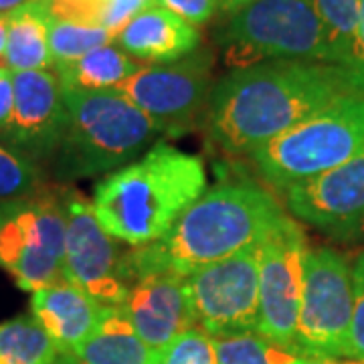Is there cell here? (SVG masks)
<instances>
[{"label": "cell", "instance_id": "6da1fadb", "mask_svg": "<svg viewBox=\"0 0 364 364\" xmlns=\"http://www.w3.org/2000/svg\"><path fill=\"white\" fill-rule=\"evenodd\" d=\"M346 95H363L338 65L263 61L233 69L208 100V134L225 152L251 154Z\"/></svg>", "mask_w": 364, "mask_h": 364}, {"label": "cell", "instance_id": "7a4b0ae2", "mask_svg": "<svg viewBox=\"0 0 364 364\" xmlns=\"http://www.w3.org/2000/svg\"><path fill=\"white\" fill-rule=\"evenodd\" d=\"M205 193V162L158 142L97 182L91 207L105 233L142 247L162 239Z\"/></svg>", "mask_w": 364, "mask_h": 364}, {"label": "cell", "instance_id": "3957f363", "mask_svg": "<svg viewBox=\"0 0 364 364\" xmlns=\"http://www.w3.org/2000/svg\"><path fill=\"white\" fill-rule=\"evenodd\" d=\"M287 213L265 188L251 181H227L208 188L162 239L136 247L128 259L154 269L178 273L227 259L259 245Z\"/></svg>", "mask_w": 364, "mask_h": 364}, {"label": "cell", "instance_id": "277c9868", "mask_svg": "<svg viewBox=\"0 0 364 364\" xmlns=\"http://www.w3.org/2000/svg\"><path fill=\"white\" fill-rule=\"evenodd\" d=\"M63 97L65 134L51 158L53 172L63 182L112 174L134 162L158 134L166 132L116 90L63 87Z\"/></svg>", "mask_w": 364, "mask_h": 364}, {"label": "cell", "instance_id": "5b68a950", "mask_svg": "<svg viewBox=\"0 0 364 364\" xmlns=\"http://www.w3.org/2000/svg\"><path fill=\"white\" fill-rule=\"evenodd\" d=\"M364 152V95H346L263 144L249 158L269 186L286 191Z\"/></svg>", "mask_w": 364, "mask_h": 364}, {"label": "cell", "instance_id": "8992f818", "mask_svg": "<svg viewBox=\"0 0 364 364\" xmlns=\"http://www.w3.org/2000/svg\"><path fill=\"white\" fill-rule=\"evenodd\" d=\"M227 65L263 61L330 63L332 49L314 0H253L229 16L217 35Z\"/></svg>", "mask_w": 364, "mask_h": 364}, {"label": "cell", "instance_id": "52a82bcc", "mask_svg": "<svg viewBox=\"0 0 364 364\" xmlns=\"http://www.w3.org/2000/svg\"><path fill=\"white\" fill-rule=\"evenodd\" d=\"M67 191H39L0 200V267L23 291H39L63 277Z\"/></svg>", "mask_w": 364, "mask_h": 364}, {"label": "cell", "instance_id": "ba28073f", "mask_svg": "<svg viewBox=\"0 0 364 364\" xmlns=\"http://www.w3.org/2000/svg\"><path fill=\"white\" fill-rule=\"evenodd\" d=\"M352 314L354 284L346 257L332 247L308 249L296 352L314 358L344 356Z\"/></svg>", "mask_w": 364, "mask_h": 364}, {"label": "cell", "instance_id": "9c48e42d", "mask_svg": "<svg viewBox=\"0 0 364 364\" xmlns=\"http://www.w3.org/2000/svg\"><path fill=\"white\" fill-rule=\"evenodd\" d=\"M259 245H251L184 277L195 326L210 338L257 332Z\"/></svg>", "mask_w": 364, "mask_h": 364}, {"label": "cell", "instance_id": "30bf717a", "mask_svg": "<svg viewBox=\"0 0 364 364\" xmlns=\"http://www.w3.org/2000/svg\"><path fill=\"white\" fill-rule=\"evenodd\" d=\"M259 328L257 332L294 348L308 243L298 223L287 215L259 245Z\"/></svg>", "mask_w": 364, "mask_h": 364}, {"label": "cell", "instance_id": "8fae6325", "mask_svg": "<svg viewBox=\"0 0 364 364\" xmlns=\"http://www.w3.org/2000/svg\"><path fill=\"white\" fill-rule=\"evenodd\" d=\"M213 55L196 49L172 63L142 65L138 73L126 79L116 91L140 107L164 130L193 122V117L208 105L213 85Z\"/></svg>", "mask_w": 364, "mask_h": 364}, {"label": "cell", "instance_id": "7c38bea8", "mask_svg": "<svg viewBox=\"0 0 364 364\" xmlns=\"http://www.w3.org/2000/svg\"><path fill=\"white\" fill-rule=\"evenodd\" d=\"M67 233L63 255V279L83 289L102 306H122L126 286L116 241L100 225L87 198L75 191L65 193Z\"/></svg>", "mask_w": 364, "mask_h": 364}, {"label": "cell", "instance_id": "4fadbf2b", "mask_svg": "<svg viewBox=\"0 0 364 364\" xmlns=\"http://www.w3.org/2000/svg\"><path fill=\"white\" fill-rule=\"evenodd\" d=\"M122 279L126 298L119 308L152 350L166 346L178 334L195 328L182 275L144 267L124 255Z\"/></svg>", "mask_w": 364, "mask_h": 364}, {"label": "cell", "instance_id": "5bb4252c", "mask_svg": "<svg viewBox=\"0 0 364 364\" xmlns=\"http://www.w3.org/2000/svg\"><path fill=\"white\" fill-rule=\"evenodd\" d=\"M14 107L2 136L28 160L55 156L67 126V105L59 77L47 71H16Z\"/></svg>", "mask_w": 364, "mask_h": 364}, {"label": "cell", "instance_id": "9a60e30c", "mask_svg": "<svg viewBox=\"0 0 364 364\" xmlns=\"http://www.w3.org/2000/svg\"><path fill=\"white\" fill-rule=\"evenodd\" d=\"M287 210L316 229L352 239L364 219V152L284 191Z\"/></svg>", "mask_w": 364, "mask_h": 364}, {"label": "cell", "instance_id": "2e32d148", "mask_svg": "<svg viewBox=\"0 0 364 364\" xmlns=\"http://www.w3.org/2000/svg\"><path fill=\"white\" fill-rule=\"evenodd\" d=\"M122 51L148 63H172L200 45V33L178 14L152 2L136 14L116 37Z\"/></svg>", "mask_w": 364, "mask_h": 364}, {"label": "cell", "instance_id": "e0dca14e", "mask_svg": "<svg viewBox=\"0 0 364 364\" xmlns=\"http://www.w3.org/2000/svg\"><path fill=\"white\" fill-rule=\"evenodd\" d=\"M31 308L33 318L45 328L59 350L75 352L95 330L104 306L61 277L35 291Z\"/></svg>", "mask_w": 364, "mask_h": 364}, {"label": "cell", "instance_id": "ac0fdd59", "mask_svg": "<svg viewBox=\"0 0 364 364\" xmlns=\"http://www.w3.org/2000/svg\"><path fill=\"white\" fill-rule=\"evenodd\" d=\"M9 39L4 49V65L16 71H39L53 65L49 49V0H26L9 13Z\"/></svg>", "mask_w": 364, "mask_h": 364}, {"label": "cell", "instance_id": "d6986e66", "mask_svg": "<svg viewBox=\"0 0 364 364\" xmlns=\"http://www.w3.org/2000/svg\"><path fill=\"white\" fill-rule=\"evenodd\" d=\"M152 352L122 308L104 306L90 338L71 354L83 364H148Z\"/></svg>", "mask_w": 364, "mask_h": 364}, {"label": "cell", "instance_id": "ffe728a7", "mask_svg": "<svg viewBox=\"0 0 364 364\" xmlns=\"http://www.w3.org/2000/svg\"><path fill=\"white\" fill-rule=\"evenodd\" d=\"M140 69L142 65L132 55L114 45H104L75 63L55 67V75L65 90L104 91L116 90Z\"/></svg>", "mask_w": 364, "mask_h": 364}, {"label": "cell", "instance_id": "44dd1931", "mask_svg": "<svg viewBox=\"0 0 364 364\" xmlns=\"http://www.w3.org/2000/svg\"><path fill=\"white\" fill-rule=\"evenodd\" d=\"M59 348L35 318L0 324V364H53Z\"/></svg>", "mask_w": 364, "mask_h": 364}, {"label": "cell", "instance_id": "7402d4cb", "mask_svg": "<svg viewBox=\"0 0 364 364\" xmlns=\"http://www.w3.org/2000/svg\"><path fill=\"white\" fill-rule=\"evenodd\" d=\"M217 364H289L299 354L259 332H239L213 338Z\"/></svg>", "mask_w": 364, "mask_h": 364}, {"label": "cell", "instance_id": "603a6c76", "mask_svg": "<svg viewBox=\"0 0 364 364\" xmlns=\"http://www.w3.org/2000/svg\"><path fill=\"white\" fill-rule=\"evenodd\" d=\"M328 33L334 65L350 71L358 33L360 0H314Z\"/></svg>", "mask_w": 364, "mask_h": 364}, {"label": "cell", "instance_id": "cb8c5ba5", "mask_svg": "<svg viewBox=\"0 0 364 364\" xmlns=\"http://www.w3.org/2000/svg\"><path fill=\"white\" fill-rule=\"evenodd\" d=\"M112 39H116V37L102 26H83L51 18L49 49H51L53 67L75 63L87 53L95 51L104 45H109Z\"/></svg>", "mask_w": 364, "mask_h": 364}, {"label": "cell", "instance_id": "d4e9b609", "mask_svg": "<svg viewBox=\"0 0 364 364\" xmlns=\"http://www.w3.org/2000/svg\"><path fill=\"white\" fill-rule=\"evenodd\" d=\"M43 174L37 162L28 160L11 146L0 144V200L31 196L41 191Z\"/></svg>", "mask_w": 364, "mask_h": 364}, {"label": "cell", "instance_id": "484cf974", "mask_svg": "<svg viewBox=\"0 0 364 364\" xmlns=\"http://www.w3.org/2000/svg\"><path fill=\"white\" fill-rule=\"evenodd\" d=\"M148 364H217L213 338L198 328H191L152 352Z\"/></svg>", "mask_w": 364, "mask_h": 364}, {"label": "cell", "instance_id": "4316f807", "mask_svg": "<svg viewBox=\"0 0 364 364\" xmlns=\"http://www.w3.org/2000/svg\"><path fill=\"white\" fill-rule=\"evenodd\" d=\"M112 0H49V13L55 21L105 28Z\"/></svg>", "mask_w": 364, "mask_h": 364}, {"label": "cell", "instance_id": "83f0119b", "mask_svg": "<svg viewBox=\"0 0 364 364\" xmlns=\"http://www.w3.org/2000/svg\"><path fill=\"white\" fill-rule=\"evenodd\" d=\"M352 284H354V314H352L344 356L364 363V249L352 263Z\"/></svg>", "mask_w": 364, "mask_h": 364}, {"label": "cell", "instance_id": "f1b7e54d", "mask_svg": "<svg viewBox=\"0 0 364 364\" xmlns=\"http://www.w3.org/2000/svg\"><path fill=\"white\" fill-rule=\"evenodd\" d=\"M154 2L195 26L208 23L219 11V0H154Z\"/></svg>", "mask_w": 364, "mask_h": 364}, {"label": "cell", "instance_id": "f546056e", "mask_svg": "<svg viewBox=\"0 0 364 364\" xmlns=\"http://www.w3.org/2000/svg\"><path fill=\"white\" fill-rule=\"evenodd\" d=\"M154 0H112V9H109V16H107V23L105 28L117 37L119 31L130 23L136 14L144 11L146 6H150Z\"/></svg>", "mask_w": 364, "mask_h": 364}, {"label": "cell", "instance_id": "4dcf8cb0", "mask_svg": "<svg viewBox=\"0 0 364 364\" xmlns=\"http://www.w3.org/2000/svg\"><path fill=\"white\" fill-rule=\"evenodd\" d=\"M356 83L358 91L364 95V0H360L358 9V33H356V49H354V61L348 71Z\"/></svg>", "mask_w": 364, "mask_h": 364}, {"label": "cell", "instance_id": "1f68e13d", "mask_svg": "<svg viewBox=\"0 0 364 364\" xmlns=\"http://www.w3.org/2000/svg\"><path fill=\"white\" fill-rule=\"evenodd\" d=\"M14 107V79L9 67H0V132L6 126Z\"/></svg>", "mask_w": 364, "mask_h": 364}, {"label": "cell", "instance_id": "d6a6232c", "mask_svg": "<svg viewBox=\"0 0 364 364\" xmlns=\"http://www.w3.org/2000/svg\"><path fill=\"white\" fill-rule=\"evenodd\" d=\"M249 2H253V0H219V11L231 16L237 11H241L243 6H247Z\"/></svg>", "mask_w": 364, "mask_h": 364}, {"label": "cell", "instance_id": "836d02e7", "mask_svg": "<svg viewBox=\"0 0 364 364\" xmlns=\"http://www.w3.org/2000/svg\"><path fill=\"white\" fill-rule=\"evenodd\" d=\"M9 13H0V59L4 57V49H6V39H9Z\"/></svg>", "mask_w": 364, "mask_h": 364}, {"label": "cell", "instance_id": "e575fe53", "mask_svg": "<svg viewBox=\"0 0 364 364\" xmlns=\"http://www.w3.org/2000/svg\"><path fill=\"white\" fill-rule=\"evenodd\" d=\"M289 364H363L358 363V360H354V363H338L336 358H314V356H298L294 363Z\"/></svg>", "mask_w": 364, "mask_h": 364}, {"label": "cell", "instance_id": "d590c367", "mask_svg": "<svg viewBox=\"0 0 364 364\" xmlns=\"http://www.w3.org/2000/svg\"><path fill=\"white\" fill-rule=\"evenodd\" d=\"M53 364H83L79 360L75 354H71V352H59V356L53 360Z\"/></svg>", "mask_w": 364, "mask_h": 364}, {"label": "cell", "instance_id": "8d00e7d4", "mask_svg": "<svg viewBox=\"0 0 364 364\" xmlns=\"http://www.w3.org/2000/svg\"><path fill=\"white\" fill-rule=\"evenodd\" d=\"M26 0H0V13H11L16 6L25 4Z\"/></svg>", "mask_w": 364, "mask_h": 364}, {"label": "cell", "instance_id": "74e56055", "mask_svg": "<svg viewBox=\"0 0 364 364\" xmlns=\"http://www.w3.org/2000/svg\"><path fill=\"white\" fill-rule=\"evenodd\" d=\"M356 237H364V219L363 223H360V227H358V235Z\"/></svg>", "mask_w": 364, "mask_h": 364}, {"label": "cell", "instance_id": "f35d334b", "mask_svg": "<svg viewBox=\"0 0 364 364\" xmlns=\"http://www.w3.org/2000/svg\"><path fill=\"white\" fill-rule=\"evenodd\" d=\"M363 364H364V363H363Z\"/></svg>", "mask_w": 364, "mask_h": 364}]
</instances>
